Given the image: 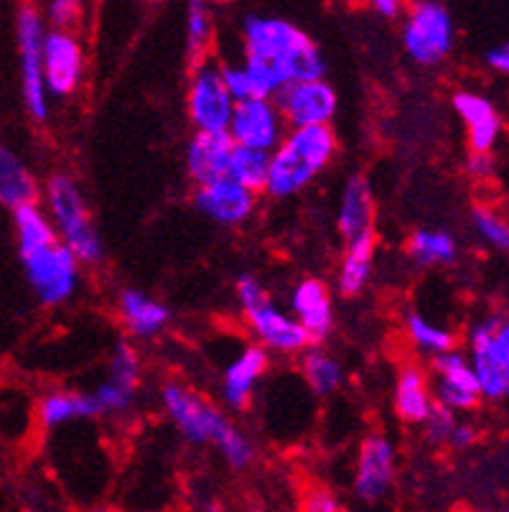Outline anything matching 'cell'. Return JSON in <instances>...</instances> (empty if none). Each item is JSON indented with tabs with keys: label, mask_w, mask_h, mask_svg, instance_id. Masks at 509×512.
<instances>
[{
	"label": "cell",
	"mask_w": 509,
	"mask_h": 512,
	"mask_svg": "<svg viewBox=\"0 0 509 512\" xmlns=\"http://www.w3.org/2000/svg\"><path fill=\"white\" fill-rule=\"evenodd\" d=\"M273 102L288 128H303V125H331L339 107V95L326 82V77L296 79L280 87L273 95Z\"/></svg>",
	"instance_id": "30bf717a"
},
{
	"label": "cell",
	"mask_w": 509,
	"mask_h": 512,
	"mask_svg": "<svg viewBox=\"0 0 509 512\" xmlns=\"http://www.w3.org/2000/svg\"><path fill=\"white\" fill-rule=\"evenodd\" d=\"M270 352L263 344L245 347L235 360L227 365L222 377V398L232 411H245L252 403V395L258 388L260 377L268 372Z\"/></svg>",
	"instance_id": "e0dca14e"
},
{
	"label": "cell",
	"mask_w": 509,
	"mask_h": 512,
	"mask_svg": "<svg viewBox=\"0 0 509 512\" xmlns=\"http://www.w3.org/2000/svg\"><path fill=\"white\" fill-rule=\"evenodd\" d=\"M476 441V431L469 426V423H456L451 436H448V444L454 446V449H466Z\"/></svg>",
	"instance_id": "f35d334b"
},
{
	"label": "cell",
	"mask_w": 509,
	"mask_h": 512,
	"mask_svg": "<svg viewBox=\"0 0 509 512\" xmlns=\"http://www.w3.org/2000/svg\"><path fill=\"white\" fill-rule=\"evenodd\" d=\"M395 413H398L400 421L405 423H423L426 421L428 411L433 408V390L428 385L426 372L420 367H403L398 372V380H395Z\"/></svg>",
	"instance_id": "cb8c5ba5"
},
{
	"label": "cell",
	"mask_w": 509,
	"mask_h": 512,
	"mask_svg": "<svg viewBox=\"0 0 509 512\" xmlns=\"http://www.w3.org/2000/svg\"><path fill=\"white\" fill-rule=\"evenodd\" d=\"M186 110L194 130L204 133H224L230 128L232 100L230 90L224 85L222 67L212 57L191 64L189 87H186Z\"/></svg>",
	"instance_id": "ba28073f"
},
{
	"label": "cell",
	"mask_w": 509,
	"mask_h": 512,
	"mask_svg": "<svg viewBox=\"0 0 509 512\" xmlns=\"http://www.w3.org/2000/svg\"><path fill=\"white\" fill-rule=\"evenodd\" d=\"M494 342L509 357V321H499L497 332H494Z\"/></svg>",
	"instance_id": "7bdbcfd3"
},
{
	"label": "cell",
	"mask_w": 509,
	"mask_h": 512,
	"mask_svg": "<svg viewBox=\"0 0 509 512\" xmlns=\"http://www.w3.org/2000/svg\"><path fill=\"white\" fill-rule=\"evenodd\" d=\"M466 169L471 176H489L492 174V156L489 153H471L469 161H466Z\"/></svg>",
	"instance_id": "ab89813d"
},
{
	"label": "cell",
	"mask_w": 509,
	"mask_h": 512,
	"mask_svg": "<svg viewBox=\"0 0 509 512\" xmlns=\"http://www.w3.org/2000/svg\"><path fill=\"white\" fill-rule=\"evenodd\" d=\"M301 375L316 398H329L344 385V365L324 347L308 344L301 352Z\"/></svg>",
	"instance_id": "484cf974"
},
{
	"label": "cell",
	"mask_w": 509,
	"mask_h": 512,
	"mask_svg": "<svg viewBox=\"0 0 509 512\" xmlns=\"http://www.w3.org/2000/svg\"><path fill=\"white\" fill-rule=\"evenodd\" d=\"M41 194L59 240L77 255L82 265H100L105 260V242L77 181L67 174H54Z\"/></svg>",
	"instance_id": "277c9868"
},
{
	"label": "cell",
	"mask_w": 509,
	"mask_h": 512,
	"mask_svg": "<svg viewBox=\"0 0 509 512\" xmlns=\"http://www.w3.org/2000/svg\"><path fill=\"white\" fill-rule=\"evenodd\" d=\"M92 398H95L97 416H125L130 413V408L135 406L138 400V388H130V385L118 383L112 377H105L95 390H90Z\"/></svg>",
	"instance_id": "1f68e13d"
},
{
	"label": "cell",
	"mask_w": 509,
	"mask_h": 512,
	"mask_svg": "<svg viewBox=\"0 0 509 512\" xmlns=\"http://www.w3.org/2000/svg\"><path fill=\"white\" fill-rule=\"evenodd\" d=\"M44 36L46 23L36 6H21L16 13V44L21 54L23 105L31 120L49 118V92L44 85Z\"/></svg>",
	"instance_id": "52a82bcc"
},
{
	"label": "cell",
	"mask_w": 509,
	"mask_h": 512,
	"mask_svg": "<svg viewBox=\"0 0 509 512\" xmlns=\"http://www.w3.org/2000/svg\"><path fill=\"white\" fill-rule=\"evenodd\" d=\"M107 377L118 380V383L130 385V388H140V357L138 349L130 342L120 339L112 349L110 365H107Z\"/></svg>",
	"instance_id": "d6a6232c"
},
{
	"label": "cell",
	"mask_w": 509,
	"mask_h": 512,
	"mask_svg": "<svg viewBox=\"0 0 509 512\" xmlns=\"http://www.w3.org/2000/svg\"><path fill=\"white\" fill-rule=\"evenodd\" d=\"M219 67H222L224 85H227V90H230L232 100L235 102L247 100V97H265L245 64H219Z\"/></svg>",
	"instance_id": "e575fe53"
},
{
	"label": "cell",
	"mask_w": 509,
	"mask_h": 512,
	"mask_svg": "<svg viewBox=\"0 0 509 512\" xmlns=\"http://www.w3.org/2000/svg\"><path fill=\"white\" fill-rule=\"evenodd\" d=\"M235 151V141L224 130V133H204V130H196L194 138L186 146V174L199 184H209V181L219 179V176H227L230 169V158Z\"/></svg>",
	"instance_id": "d6986e66"
},
{
	"label": "cell",
	"mask_w": 509,
	"mask_h": 512,
	"mask_svg": "<svg viewBox=\"0 0 509 512\" xmlns=\"http://www.w3.org/2000/svg\"><path fill=\"white\" fill-rule=\"evenodd\" d=\"M18 258H21L26 281L36 293L39 304L62 306L77 296L79 281H82V263L59 240V235L18 248Z\"/></svg>",
	"instance_id": "8992f818"
},
{
	"label": "cell",
	"mask_w": 509,
	"mask_h": 512,
	"mask_svg": "<svg viewBox=\"0 0 509 512\" xmlns=\"http://www.w3.org/2000/svg\"><path fill=\"white\" fill-rule=\"evenodd\" d=\"M153 3H156V0H153Z\"/></svg>",
	"instance_id": "ee69618b"
},
{
	"label": "cell",
	"mask_w": 509,
	"mask_h": 512,
	"mask_svg": "<svg viewBox=\"0 0 509 512\" xmlns=\"http://www.w3.org/2000/svg\"><path fill=\"white\" fill-rule=\"evenodd\" d=\"M161 403L166 416L171 418L179 434L184 436L189 444L196 446H214L219 451L227 467L235 472H245L255 464V444L250 436L230 421V416L219 406L209 403L204 395L191 390L189 385L179 383V380H168L161 388Z\"/></svg>",
	"instance_id": "7a4b0ae2"
},
{
	"label": "cell",
	"mask_w": 509,
	"mask_h": 512,
	"mask_svg": "<svg viewBox=\"0 0 509 512\" xmlns=\"http://www.w3.org/2000/svg\"><path fill=\"white\" fill-rule=\"evenodd\" d=\"M235 291L252 334H255L258 344H263L268 352L291 357L301 355L308 344H314L306 334V329L298 324L296 316L286 314V311L278 309L270 301V293L265 291L258 278L245 273V276L237 278Z\"/></svg>",
	"instance_id": "5b68a950"
},
{
	"label": "cell",
	"mask_w": 509,
	"mask_h": 512,
	"mask_svg": "<svg viewBox=\"0 0 509 512\" xmlns=\"http://www.w3.org/2000/svg\"><path fill=\"white\" fill-rule=\"evenodd\" d=\"M433 375H436V385H433V398L443 403L451 411H469L479 403V380H476L474 365L466 355L456 352L454 347L446 352H438L433 357Z\"/></svg>",
	"instance_id": "2e32d148"
},
{
	"label": "cell",
	"mask_w": 509,
	"mask_h": 512,
	"mask_svg": "<svg viewBox=\"0 0 509 512\" xmlns=\"http://www.w3.org/2000/svg\"><path fill=\"white\" fill-rule=\"evenodd\" d=\"M303 507H306V510H311V512H336L342 505H339V500H336L334 492L314 490L311 495L306 497Z\"/></svg>",
	"instance_id": "74e56055"
},
{
	"label": "cell",
	"mask_w": 509,
	"mask_h": 512,
	"mask_svg": "<svg viewBox=\"0 0 509 512\" xmlns=\"http://www.w3.org/2000/svg\"><path fill=\"white\" fill-rule=\"evenodd\" d=\"M194 207L219 227H240L258 209V192H252L230 176H219L209 184H199Z\"/></svg>",
	"instance_id": "4fadbf2b"
},
{
	"label": "cell",
	"mask_w": 509,
	"mask_h": 512,
	"mask_svg": "<svg viewBox=\"0 0 509 512\" xmlns=\"http://www.w3.org/2000/svg\"><path fill=\"white\" fill-rule=\"evenodd\" d=\"M377 253V232L375 227L362 235L347 240V253H344L342 265H339V278H336V286L344 299H352L359 296L367 286L372 276V263H375Z\"/></svg>",
	"instance_id": "7402d4cb"
},
{
	"label": "cell",
	"mask_w": 509,
	"mask_h": 512,
	"mask_svg": "<svg viewBox=\"0 0 509 512\" xmlns=\"http://www.w3.org/2000/svg\"><path fill=\"white\" fill-rule=\"evenodd\" d=\"M39 197L41 186L36 176L16 153L0 146V207L13 212L21 204L39 202Z\"/></svg>",
	"instance_id": "d4e9b609"
},
{
	"label": "cell",
	"mask_w": 509,
	"mask_h": 512,
	"mask_svg": "<svg viewBox=\"0 0 509 512\" xmlns=\"http://www.w3.org/2000/svg\"><path fill=\"white\" fill-rule=\"evenodd\" d=\"M454 110L469 128L471 151L492 153L499 130H502V120H499V113L494 110L492 102L482 95H474V92H459L454 97Z\"/></svg>",
	"instance_id": "44dd1931"
},
{
	"label": "cell",
	"mask_w": 509,
	"mask_h": 512,
	"mask_svg": "<svg viewBox=\"0 0 509 512\" xmlns=\"http://www.w3.org/2000/svg\"><path fill=\"white\" fill-rule=\"evenodd\" d=\"M87 418H100L92 393H49L39 403V421L44 428H62Z\"/></svg>",
	"instance_id": "4316f807"
},
{
	"label": "cell",
	"mask_w": 509,
	"mask_h": 512,
	"mask_svg": "<svg viewBox=\"0 0 509 512\" xmlns=\"http://www.w3.org/2000/svg\"><path fill=\"white\" fill-rule=\"evenodd\" d=\"M408 253L423 268H433V265H448L454 263L459 248L456 240L443 230H418L410 235Z\"/></svg>",
	"instance_id": "f1b7e54d"
},
{
	"label": "cell",
	"mask_w": 509,
	"mask_h": 512,
	"mask_svg": "<svg viewBox=\"0 0 509 512\" xmlns=\"http://www.w3.org/2000/svg\"><path fill=\"white\" fill-rule=\"evenodd\" d=\"M245 64L265 97L296 79L326 77V57L298 23L283 16L250 13L242 21Z\"/></svg>",
	"instance_id": "6da1fadb"
},
{
	"label": "cell",
	"mask_w": 509,
	"mask_h": 512,
	"mask_svg": "<svg viewBox=\"0 0 509 512\" xmlns=\"http://www.w3.org/2000/svg\"><path fill=\"white\" fill-rule=\"evenodd\" d=\"M454 21L436 0H418L403 23V46L413 62L423 67L441 64L454 49Z\"/></svg>",
	"instance_id": "9c48e42d"
},
{
	"label": "cell",
	"mask_w": 509,
	"mask_h": 512,
	"mask_svg": "<svg viewBox=\"0 0 509 512\" xmlns=\"http://www.w3.org/2000/svg\"><path fill=\"white\" fill-rule=\"evenodd\" d=\"M336 227L344 240H352L375 227V199H372V189L364 176H352L344 184Z\"/></svg>",
	"instance_id": "603a6c76"
},
{
	"label": "cell",
	"mask_w": 509,
	"mask_h": 512,
	"mask_svg": "<svg viewBox=\"0 0 509 512\" xmlns=\"http://www.w3.org/2000/svg\"><path fill=\"white\" fill-rule=\"evenodd\" d=\"M118 314L125 332L133 339H153L171 324V309L140 288H123L118 296Z\"/></svg>",
	"instance_id": "ffe728a7"
},
{
	"label": "cell",
	"mask_w": 509,
	"mask_h": 512,
	"mask_svg": "<svg viewBox=\"0 0 509 512\" xmlns=\"http://www.w3.org/2000/svg\"><path fill=\"white\" fill-rule=\"evenodd\" d=\"M487 64L492 69H497V72L509 74V44L494 46V49L487 54Z\"/></svg>",
	"instance_id": "60d3db41"
},
{
	"label": "cell",
	"mask_w": 509,
	"mask_h": 512,
	"mask_svg": "<svg viewBox=\"0 0 509 512\" xmlns=\"http://www.w3.org/2000/svg\"><path fill=\"white\" fill-rule=\"evenodd\" d=\"M336 133L331 125L288 128L270 153V171L265 194L273 199H291L314 184L334 161Z\"/></svg>",
	"instance_id": "3957f363"
},
{
	"label": "cell",
	"mask_w": 509,
	"mask_h": 512,
	"mask_svg": "<svg viewBox=\"0 0 509 512\" xmlns=\"http://www.w3.org/2000/svg\"><path fill=\"white\" fill-rule=\"evenodd\" d=\"M268 171H270V153L258 151V148L237 146L232 151L230 169L227 176L235 181H240L242 186L252 189V192H265V184H268Z\"/></svg>",
	"instance_id": "f546056e"
},
{
	"label": "cell",
	"mask_w": 509,
	"mask_h": 512,
	"mask_svg": "<svg viewBox=\"0 0 509 512\" xmlns=\"http://www.w3.org/2000/svg\"><path fill=\"white\" fill-rule=\"evenodd\" d=\"M420 426H423V431H426V436L433 444H448V436H451V431L456 426L454 411L436 400L431 411H428L426 421L420 423Z\"/></svg>",
	"instance_id": "d590c367"
},
{
	"label": "cell",
	"mask_w": 509,
	"mask_h": 512,
	"mask_svg": "<svg viewBox=\"0 0 509 512\" xmlns=\"http://www.w3.org/2000/svg\"><path fill=\"white\" fill-rule=\"evenodd\" d=\"M499 327L497 316L479 321L471 327L469 347L471 365H474L479 390L484 398H509V357L494 342V332Z\"/></svg>",
	"instance_id": "9a60e30c"
},
{
	"label": "cell",
	"mask_w": 509,
	"mask_h": 512,
	"mask_svg": "<svg viewBox=\"0 0 509 512\" xmlns=\"http://www.w3.org/2000/svg\"><path fill=\"white\" fill-rule=\"evenodd\" d=\"M474 230L484 242L497 250H509V222H504L492 209H474Z\"/></svg>",
	"instance_id": "836d02e7"
},
{
	"label": "cell",
	"mask_w": 509,
	"mask_h": 512,
	"mask_svg": "<svg viewBox=\"0 0 509 512\" xmlns=\"http://www.w3.org/2000/svg\"><path fill=\"white\" fill-rule=\"evenodd\" d=\"M214 41V18L209 0H186V54L196 64L209 57Z\"/></svg>",
	"instance_id": "83f0119b"
},
{
	"label": "cell",
	"mask_w": 509,
	"mask_h": 512,
	"mask_svg": "<svg viewBox=\"0 0 509 512\" xmlns=\"http://www.w3.org/2000/svg\"><path fill=\"white\" fill-rule=\"evenodd\" d=\"M395 484V446L385 434H370L359 446L354 469V495L364 505H377Z\"/></svg>",
	"instance_id": "5bb4252c"
},
{
	"label": "cell",
	"mask_w": 509,
	"mask_h": 512,
	"mask_svg": "<svg viewBox=\"0 0 509 512\" xmlns=\"http://www.w3.org/2000/svg\"><path fill=\"white\" fill-rule=\"evenodd\" d=\"M286 130L288 125L275 107L273 97H247L235 102L227 133L237 146L273 153L280 138L286 136Z\"/></svg>",
	"instance_id": "8fae6325"
},
{
	"label": "cell",
	"mask_w": 509,
	"mask_h": 512,
	"mask_svg": "<svg viewBox=\"0 0 509 512\" xmlns=\"http://www.w3.org/2000/svg\"><path fill=\"white\" fill-rule=\"evenodd\" d=\"M291 309L311 342L319 344L334 332V306H331L329 286L319 278H303L291 293Z\"/></svg>",
	"instance_id": "ac0fdd59"
},
{
	"label": "cell",
	"mask_w": 509,
	"mask_h": 512,
	"mask_svg": "<svg viewBox=\"0 0 509 512\" xmlns=\"http://www.w3.org/2000/svg\"><path fill=\"white\" fill-rule=\"evenodd\" d=\"M84 79V49L72 29L46 31L44 36V85L49 97L67 100Z\"/></svg>",
	"instance_id": "7c38bea8"
},
{
	"label": "cell",
	"mask_w": 509,
	"mask_h": 512,
	"mask_svg": "<svg viewBox=\"0 0 509 512\" xmlns=\"http://www.w3.org/2000/svg\"><path fill=\"white\" fill-rule=\"evenodd\" d=\"M370 6L382 18H398L403 13V0H370Z\"/></svg>",
	"instance_id": "b9f144b4"
},
{
	"label": "cell",
	"mask_w": 509,
	"mask_h": 512,
	"mask_svg": "<svg viewBox=\"0 0 509 512\" xmlns=\"http://www.w3.org/2000/svg\"><path fill=\"white\" fill-rule=\"evenodd\" d=\"M405 332H408L410 342L420 349V352H428V355H438V352H446V349L456 347V337L448 329L436 327L418 311H410L405 316Z\"/></svg>",
	"instance_id": "4dcf8cb0"
},
{
	"label": "cell",
	"mask_w": 509,
	"mask_h": 512,
	"mask_svg": "<svg viewBox=\"0 0 509 512\" xmlns=\"http://www.w3.org/2000/svg\"><path fill=\"white\" fill-rule=\"evenodd\" d=\"M84 13V0H49L46 21L54 29H74Z\"/></svg>",
	"instance_id": "8d00e7d4"
}]
</instances>
